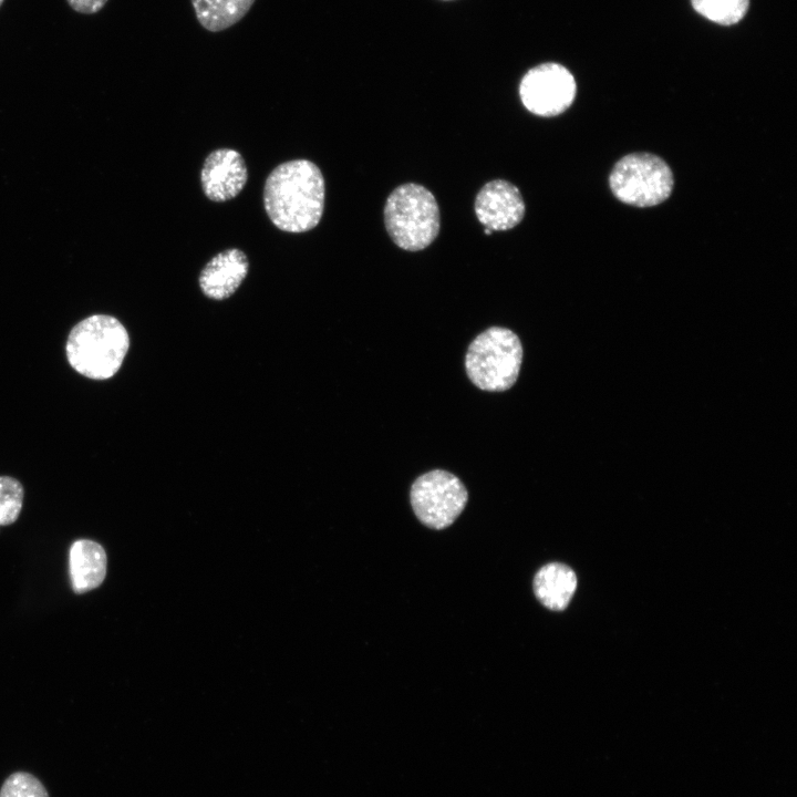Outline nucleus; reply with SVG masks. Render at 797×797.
<instances>
[{"mask_svg": "<svg viewBox=\"0 0 797 797\" xmlns=\"http://www.w3.org/2000/svg\"><path fill=\"white\" fill-rule=\"evenodd\" d=\"M325 185L320 168L309 159L278 165L263 187V206L271 222L287 232H304L321 220Z\"/></svg>", "mask_w": 797, "mask_h": 797, "instance_id": "f257e3e1", "label": "nucleus"}, {"mask_svg": "<svg viewBox=\"0 0 797 797\" xmlns=\"http://www.w3.org/2000/svg\"><path fill=\"white\" fill-rule=\"evenodd\" d=\"M128 346V333L117 319L94 314L73 327L65 352L76 372L92 380H106L120 370Z\"/></svg>", "mask_w": 797, "mask_h": 797, "instance_id": "f03ea898", "label": "nucleus"}, {"mask_svg": "<svg viewBox=\"0 0 797 797\" xmlns=\"http://www.w3.org/2000/svg\"><path fill=\"white\" fill-rule=\"evenodd\" d=\"M384 224L396 246L407 251L422 250L428 247L439 232L437 201L422 185H400L385 201Z\"/></svg>", "mask_w": 797, "mask_h": 797, "instance_id": "7ed1b4c3", "label": "nucleus"}, {"mask_svg": "<svg viewBox=\"0 0 797 797\" xmlns=\"http://www.w3.org/2000/svg\"><path fill=\"white\" fill-rule=\"evenodd\" d=\"M522 353L521 342L515 332L503 327H490L479 333L467 349V376L483 391L509 390L518 379Z\"/></svg>", "mask_w": 797, "mask_h": 797, "instance_id": "20e7f679", "label": "nucleus"}, {"mask_svg": "<svg viewBox=\"0 0 797 797\" xmlns=\"http://www.w3.org/2000/svg\"><path fill=\"white\" fill-rule=\"evenodd\" d=\"M614 196L632 206L650 207L667 199L673 189V174L659 156L634 153L622 157L609 178Z\"/></svg>", "mask_w": 797, "mask_h": 797, "instance_id": "39448f33", "label": "nucleus"}, {"mask_svg": "<svg viewBox=\"0 0 797 797\" xmlns=\"http://www.w3.org/2000/svg\"><path fill=\"white\" fill-rule=\"evenodd\" d=\"M410 500L415 516L423 525L444 529L464 510L468 493L457 476L443 469H434L414 480Z\"/></svg>", "mask_w": 797, "mask_h": 797, "instance_id": "423d86ee", "label": "nucleus"}, {"mask_svg": "<svg viewBox=\"0 0 797 797\" xmlns=\"http://www.w3.org/2000/svg\"><path fill=\"white\" fill-rule=\"evenodd\" d=\"M577 84L570 71L561 64L548 62L530 69L519 85L524 106L544 117L563 113L575 101Z\"/></svg>", "mask_w": 797, "mask_h": 797, "instance_id": "0eeeda50", "label": "nucleus"}, {"mask_svg": "<svg viewBox=\"0 0 797 797\" xmlns=\"http://www.w3.org/2000/svg\"><path fill=\"white\" fill-rule=\"evenodd\" d=\"M475 213L486 228L508 230L525 216V203L519 189L504 179L486 183L475 198Z\"/></svg>", "mask_w": 797, "mask_h": 797, "instance_id": "6e6552de", "label": "nucleus"}, {"mask_svg": "<svg viewBox=\"0 0 797 797\" xmlns=\"http://www.w3.org/2000/svg\"><path fill=\"white\" fill-rule=\"evenodd\" d=\"M248 169L241 154L231 148H218L206 157L200 182L204 194L216 203L235 198L244 189Z\"/></svg>", "mask_w": 797, "mask_h": 797, "instance_id": "1a4fd4ad", "label": "nucleus"}, {"mask_svg": "<svg viewBox=\"0 0 797 797\" xmlns=\"http://www.w3.org/2000/svg\"><path fill=\"white\" fill-rule=\"evenodd\" d=\"M249 270V261L238 248L226 249L214 256L200 271L198 282L203 293L214 300H224L239 288Z\"/></svg>", "mask_w": 797, "mask_h": 797, "instance_id": "9d476101", "label": "nucleus"}, {"mask_svg": "<svg viewBox=\"0 0 797 797\" xmlns=\"http://www.w3.org/2000/svg\"><path fill=\"white\" fill-rule=\"evenodd\" d=\"M107 558L102 545L91 539L75 540L69 551L72 590L82 594L96 589L106 576Z\"/></svg>", "mask_w": 797, "mask_h": 797, "instance_id": "9b49d317", "label": "nucleus"}, {"mask_svg": "<svg viewBox=\"0 0 797 797\" xmlns=\"http://www.w3.org/2000/svg\"><path fill=\"white\" fill-rule=\"evenodd\" d=\"M576 589V573L563 563H548L541 567L534 578V592L537 599L553 611L565 610Z\"/></svg>", "mask_w": 797, "mask_h": 797, "instance_id": "f8f14e48", "label": "nucleus"}, {"mask_svg": "<svg viewBox=\"0 0 797 797\" xmlns=\"http://www.w3.org/2000/svg\"><path fill=\"white\" fill-rule=\"evenodd\" d=\"M256 0H190L198 23L206 31H225L250 11Z\"/></svg>", "mask_w": 797, "mask_h": 797, "instance_id": "ddd939ff", "label": "nucleus"}, {"mask_svg": "<svg viewBox=\"0 0 797 797\" xmlns=\"http://www.w3.org/2000/svg\"><path fill=\"white\" fill-rule=\"evenodd\" d=\"M695 12L724 27L738 23L746 15L749 0H690Z\"/></svg>", "mask_w": 797, "mask_h": 797, "instance_id": "4468645a", "label": "nucleus"}, {"mask_svg": "<svg viewBox=\"0 0 797 797\" xmlns=\"http://www.w3.org/2000/svg\"><path fill=\"white\" fill-rule=\"evenodd\" d=\"M23 486L10 476H0V527L13 524L22 509Z\"/></svg>", "mask_w": 797, "mask_h": 797, "instance_id": "2eb2a0df", "label": "nucleus"}, {"mask_svg": "<svg viewBox=\"0 0 797 797\" xmlns=\"http://www.w3.org/2000/svg\"><path fill=\"white\" fill-rule=\"evenodd\" d=\"M0 797H49V794L35 776L27 772H15L2 784Z\"/></svg>", "mask_w": 797, "mask_h": 797, "instance_id": "dca6fc26", "label": "nucleus"}, {"mask_svg": "<svg viewBox=\"0 0 797 797\" xmlns=\"http://www.w3.org/2000/svg\"><path fill=\"white\" fill-rule=\"evenodd\" d=\"M69 6L76 12L93 14L99 12L108 0H66Z\"/></svg>", "mask_w": 797, "mask_h": 797, "instance_id": "f3484780", "label": "nucleus"}, {"mask_svg": "<svg viewBox=\"0 0 797 797\" xmlns=\"http://www.w3.org/2000/svg\"><path fill=\"white\" fill-rule=\"evenodd\" d=\"M484 232H485V235H490V234H491V230L488 229V228H485Z\"/></svg>", "mask_w": 797, "mask_h": 797, "instance_id": "a211bd4d", "label": "nucleus"}, {"mask_svg": "<svg viewBox=\"0 0 797 797\" xmlns=\"http://www.w3.org/2000/svg\"><path fill=\"white\" fill-rule=\"evenodd\" d=\"M2 3H3V0H0V7L2 6Z\"/></svg>", "mask_w": 797, "mask_h": 797, "instance_id": "6ab92c4d", "label": "nucleus"}]
</instances>
